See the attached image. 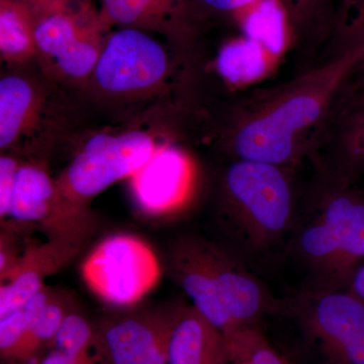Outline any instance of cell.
Wrapping results in <instances>:
<instances>
[{"label":"cell","instance_id":"cell-5","mask_svg":"<svg viewBox=\"0 0 364 364\" xmlns=\"http://www.w3.org/2000/svg\"><path fill=\"white\" fill-rule=\"evenodd\" d=\"M157 148L153 136L144 131L93 136L73 158L57 183L67 200L86 208L93 198L112 184L130 178Z\"/></svg>","mask_w":364,"mask_h":364},{"label":"cell","instance_id":"cell-28","mask_svg":"<svg viewBox=\"0 0 364 364\" xmlns=\"http://www.w3.org/2000/svg\"><path fill=\"white\" fill-rule=\"evenodd\" d=\"M348 4L354 11L351 28L358 32V37L364 38V0H348Z\"/></svg>","mask_w":364,"mask_h":364},{"label":"cell","instance_id":"cell-20","mask_svg":"<svg viewBox=\"0 0 364 364\" xmlns=\"http://www.w3.org/2000/svg\"><path fill=\"white\" fill-rule=\"evenodd\" d=\"M246 38L259 44L277 58L287 44L286 16L277 0H260L243 21Z\"/></svg>","mask_w":364,"mask_h":364},{"label":"cell","instance_id":"cell-25","mask_svg":"<svg viewBox=\"0 0 364 364\" xmlns=\"http://www.w3.org/2000/svg\"><path fill=\"white\" fill-rule=\"evenodd\" d=\"M327 360L330 364H364V333Z\"/></svg>","mask_w":364,"mask_h":364},{"label":"cell","instance_id":"cell-23","mask_svg":"<svg viewBox=\"0 0 364 364\" xmlns=\"http://www.w3.org/2000/svg\"><path fill=\"white\" fill-rule=\"evenodd\" d=\"M28 318L23 309L0 318V353L6 361H28Z\"/></svg>","mask_w":364,"mask_h":364},{"label":"cell","instance_id":"cell-14","mask_svg":"<svg viewBox=\"0 0 364 364\" xmlns=\"http://www.w3.org/2000/svg\"><path fill=\"white\" fill-rule=\"evenodd\" d=\"M168 364H230L226 340L193 306H181L168 347Z\"/></svg>","mask_w":364,"mask_h":364},{"label":"cell","instance_id":"cell-2","mask_svg":"<svg viewBox=\"0 0 364 364\" xmlns=\"http://www.w3.org/2000/svg\"><path fill=\"white\" fill-rule=\"evenodd\" d=\"M170 263L191 306L225 338L258 325L267 314L284 313L286 301L273 298L240 262L205 239L184 237L176 242Z\"/></svg>","mask_w":364,"mask_h":364},{"label":"cell","instance_id":"cell-17","mask_svg":"<svg viewBox=\"0 0 364 364\" xmlns=\"http://www.w3.org/2000/svg\"><path fill=\"white\" fill-rule=\"evenodd\" d=\"M178 0H102V18L107 23L143 31H160L174 18Z\"/></svg>","mask_w":364,"mask_h":364},{"label":"cell","instance_id":"cell-6","mask_svg":"<svg viewBox=\"0 0 364 364\" xmlns=\"http://www.w3.org/2000/svg\"><path fill=\"white\" fill-rule=\"evenodd\" d=\"M86 286L117 308H132L154 289L161 275L156 254L139 237L117 234L95 246L81 264Z\"/></svg>","mask_w":364,"mask_h":364},{"label":"cell","instance_id":"cell-4","mask_svg":"<svg viewBox=\"0 0 364 364\" xmlns=\"http://www.w3.org/2000/svg\"><path fill=\"white\" fill-rule=\"evenodd\" d=\"M228 228L248 253L279 243L296 222V198L289 168L236 160L223 178Z\"/></svg>","mask_w":364,"mask_h":364},{"label":"cell","instance_id":"cell-3","mask_svg":"<svg viewBox=\"0 0 364 364\" xmlns=\"http://www.w3.org/2000/svg\"><path fill=\"white\" fill-rule=\"evenodd\" d=\"M322 173L308 212L294 224L291 247L318 282L315 289H349L364 262V191Z\"/></svg>","mask_w":364,"mask_h":364},{"label":"cell","instance_id":"cell-15","mask_svg":"<svg viewBox=\"0 0 364 364\" xmlns=\"http://www.w3.org/2000/svg\"><path fill=\"white\" fill-rule=\"evenodd\" d=\"M44 95L21 75L0 80V149L13 150L35 130L44 109Z\"/></svg>","mask_w":364,"mask_h":364},{"label":"cell","instance_id":"cell-11","mask_svg":"<svg viewBox=\"0 0 364 364\" xmlns=\"http://www.w3.org/2000/svg\"><path fill=\"white\" fill-rule=\"evenodd\" d=\"M286 313L299 321L326 358L364 333V303L350 289H313L286 303Z\"/></svg>","mask_w":364,"mask_h":364},{"label":"cell","instance_id":"cell-22","mask_svg":"<svg viewBox=\"0 0 364 364\" xmlns=\"http://www.w3.org/2000/svg\"><path fill=\"white\" fill-rule=\"evenodd\" d=\"M95 330L83 316L69 312L53 339V349L75 358H90Z\"/></svg>","mask_w":364,"mask_h":364},{"label":"cell","instance_id":"cell-30","mask_svg":"<svg viewBox=\"0 0 364 364\" xmlns=\"http://www.w3.org/2000/svg\"><path fill=\"white\" fill-rule=\"evenodd\" d=\"M349 289L364 303V262L356 270Z\"/></svg>","mask_w":364,"mask_h":364},{"label":"cell","instance_id":"cell-26","mask_svg":"<svg viewBox=\"0 0 364 364\" xmlns=\"http://www.w3.org/2000/svg\"><path fill=\"white\" fill-rule=\"evenodd\" d=\"M38 364H93V359L87 358H75L72 356L66 355L58 350L52 349L48 352L45 356L40 359Z\"/></svg>","mask_w":364,"mask_h":364},{"label":"cell","instance_id":"cell-24","mask_svg":"<svg viewBox=\"0 0 364 364\" xmlns=\"http://www.w3.org/2000/svg\"><path fill=\"white\" fill-rule=\"evenodd\" d=\"M21 162L13 155L2 153L0 157V218L6 221L11 213V198L16 184V174Z\"/></svg>","mask_w":364,"mask_h":364},{"label":"cell","instance_id":"cell-8","mask_svg":"<svg viewBox=\"0 0 364 364\" xmlns=\"http://www.w3.org/2000/svg\"><path fill=\"white\" fill-rule=\"evenodd\" d=\"M168 72V55L158 41L124 28L105 40L91 78L112 97H136L158 88Z\"/></svg>","mask_w":364,"mask_h":364},{"label":"cell","instance_id":"cell-32","mask_svg":"<svg viewBox=\"0 0 364 364\" xmlns=\"http://www.w3.org/2000/svg\"><path fill=\"white\" fill-rule=\"evenodd\" d=\"M298 2L304 1L305 4H310L311 1H316V0H296Z\"/></svg>","mask_w":364,"mask_h":364},{"label":"cell","instance_id":"cell-27","mask_svg":"<svg viewBox=\"0 0 364 364\" xmlns=\"http://www.w3.org/2000/svg\"><path fill=\"white\" fill-rule=\"evenodd\" d=\"M203 4L222 11H236L257 4L260 0H202Z\"/></svg>","mask_w":364,"mask_h":364},{"label":"cell","instance_id":"cell-7","mask_svg":"<svg viewBox=\"0 0 364 364\" xmlns=\"http://www.w3.org/2000/svg\"><path fill=\"white\" fill-rule=\"evenodd\" d=\"M9 219L41 227L50 242L77 248L92 228L87 208L67 200L57 181L33 163H21Z\"/></svg>","mask_w":364,"mask_h":364},{"label":"cell","instance_id":"cell-1","mask_svg":"<svg viewBox=\"0 0 364 364\" xmlns=\"http://www.w3.org/2000/svg\"><path fill=\"white\" fill-rule=\"evenodd\" d=\"M363 59L364 41L351 43L296 80L247 98L232 129L236 159L291 169L311 156L340 91Z\"/></svg>","mask_w":364,"mask_h":364},{"label":"cell","instance_id":"cell-21","mask_svg":"<svg viewBox=\"0 0 364 364\" xmlns=\"http://www.w3.org/2000/svg\"><path fill=\"white\" fill-rule=\"evenodd\" d=\"M230 361L238 364H291L273 348L258 325L242 328L225 338Z\"/></svg>","mask_w":364,"mask_h":364},{"label":"cell","instance_id":"cell-29","mask_svg":"<svg viewBox=\"0 0 364 364\" xmlns=\"http://www.w3.org/2000/svg\"><path fill=\"white\" fill-rule=\"evenodd\" d=\"M32 9L33 11H47V9H57V7H66L71 0H21Z\"/></svg>","mask_w":364,"mask_h":364},{"label":"cell","instance_id":"cell-13","mask_svg":"<svg viewBox=\"0 0 364 364\" xmlns=\"http://www.w3.org/2000/svg\"><path fill=\"white\" fill-rule=\"evenodd\" d=\"M320 151L329 157L326 171L350 183L364 176V85L345 82L312 155Z\"/></svg>","mask_w":364,"mask_h":364},{"label":"cell","instance_id":"cell-16","mask_svg":"<svg viewBox=\"0 0 364 364\" xmlns=\"http://www.w3.org/2000/svg\"><path fill=\"white\" fill-rule=\"evenodd\" d=\"M35 14L21 0H0V52L2 61L25 64L37 56Z\"/></svg>","mask_w":364,"mask_h":364},{"label":"cell","instance_id":"cell-9","mask_svg":"<svg viewBox=\"0 0 364 364\" xmlns=\"http://www.w3.org/2000/svg\"><path fill=\"white\" fill-rule=\"evenodd\" d=\"M179 309H129L105 318L95 330V347L102 363L168 364L170 337Z\"/></svg>","mask_w":364,"mask_h":364},{"label":"cell","instance_id":"cell-31","mask_svg":"<svg viewBox=\"0 0 364 364\" xmlns=\"http://www.w3.org/2000/svg\"><path fill=\"white\" fill-rule=\"evenodd\" d=\"M347 82L351 85L363 86L364 85V59L352 69L350 75L347 79Z\"/></svg>","mask_w":364,"mask_h":364},{"label":"cell","instance_id":"cell-33","mask_svg":"<svg viewBox=\"0 0 364 364\" xmlns=\"http://www.w3.org/2000/svg\"><path fill=\"white\" fill-rule=\"evenodd\" d=\"M230 364H238V363H232V361H230Z\"/></svg>","mask_w":364,"mask_h":364},{"label":"cell","instance_id":"cell-18","mask_svg":"<svg viewBox=\"0 0 364 364\" xmlns=\"http://www.w3.org/2000/svg\"><path fill=\"white\" fill-rule=\"evenodd\" d=\"M273 60L259 44L245 38L225 45L215 65L227 82L245 85L262 78L272 68Z\"/></svg>","mask_w":364,"mask_h":364},{"label":"cell","instance_id":"cell-19","mask_svg":"<svg viewBox=\"0 0 364 364\" xmlns=\"http://www.w3.org/2000/svg\"><path fill=\"white\" fill-rule=\"evenodd\" d=\"M23 311L28 318V353L32 359L43 345L52 343L70 311L63 299L45 287L28 301Z\"/></svg>","mask_w":364,"mask_h":364},{"label":"cell","instance_id":"cell-10","mask_svg":"<svg viewBox=\"0 0 364 364\" xmlns=\"http://www.w3.org/2000/svg\"><path fill=\"white\" fill-rule=\"evenodd\" d=\"M33 14L37 56L69 80L91 77L105 42L97 31L83 25L68 6Z\"/></svg>","mask_w":364,"mask_h":364},{"label":"cell","instance_id":"cell-12","mask_svg":"<svg viewBox=\"0 0 364 364\" xmlns=\"http://www.w3.org/2000/svg\"><path fill=\"white\" fill-rule=\"evenodd\" d=\"M134 203L143 215L176 214L191 200L195 168L188 155L174 146H158L152 157L130 177Z\"/></svg>","mask_w":364,"mask_h":364}]
</instances>
